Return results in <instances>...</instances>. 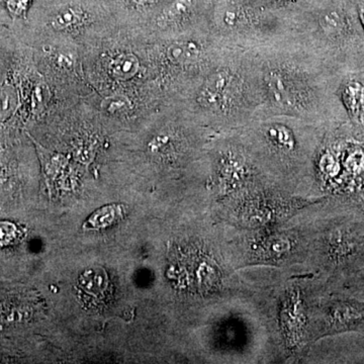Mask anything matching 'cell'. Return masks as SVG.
I'll use <instances>...</instances> for the list:
<instances>
[{
    "label": "cell",
    "mask_w": 364,
    "mask_h": 364,
    "mask_svg": "<svg viewBox=\"0 0 364 364\" xmlns=\"http://www.w3.org/2000/svg\"><path fill=\"white\" fill-rule=\"evenodd\" d=\"M85 20V14L77 7H67L53 16L51 26L56 31L71 30L80 25Z\"/></svg>",
    "instance_id": "7"
},
{
    "label": "cell",
    "mask_w": 364,
    "mask_h": 364,
    "mask_svg": "<svg viewBox=\"0 0 364 364\" xmlns=\"http://www.w3.org/2000/svg\"><path fill=\"white\" fill-rule=\"evenodd\" d=\"M359 18H360L361 23L364 28V4H359L358 6Z\"/></svg>",
    "instance_id": "16"
},
{
    "label": "cell",
    "mask_w": 364,
    "mask_h": 364,
    "mask_svg": "<svg viewBox=\"0 0 364 364\" xmlns=\"http://www.w3.org/2000/svg\"><path fill=\"white\" fill-rule=\"evenodd\" d=\"M102 107L107 114L116 116V114H123L124 112L130 111L132 102L130 98L126 95L116 93V95L105 97L102 102Z\"/></svg>",
    "instance_id": "9"
},
{
    "label": "cell",
    "mask_w": 364,
    "mask_h": 364,
    "mask_svg": "<svg viewBox=\"0 0 364 364\" xmlns=\"http://www.w3.org/2000/svg\"><path fill=\"white\" fill-rule=\"evenodd\" d=\"M16 236V228L9 222H0V246L7 245Z\"/></svg>",
    "instance_id": "13"
},
{
    "label": "cell",
    "mask_w": 364,
    "mask_h": 364,
    "mask_svg": "<svg viewBox=\"0 0 364 364\" xmlns=\"http://www.w3.org/2000/svg\"><path fill=\"white\" fill-rule=\"evenodd\" d=\"M264 81L268 95L277 107L287 109L301 107L304 100L303 90L287 71L272 69L265 74Z\"/></svg>",
    "instance_id": "2"
},
{
    "label": "cell",
    "mask_w": 364,
    "mask_h": 364,
    "mask_svg": "<svg viewBox=\"0 0 364 364\" xmlns=\"http://www.w3.org/2000/svg\"><path fill=\"white\" fill-rule=\"evenodd\" d=\"M341 100L354 123L364 127V82L358 79H350L344 82L341 90Z\"/></svg>",
    "instance_id": "3"
},
{
    "label": "cell",
    "mask_w": 364,
    "mask_h": 364,
    "mask_svg": "<svg viewBox=\"0 0 364 364\" xmlns=\"http://www.w3.org/2000/svg\"><path fill=\"white\" fill-rule=\"evenodd\" d=\"M46 92H47V88L43 87L42 85L38 86L33 91V107H41L44 104L46 100Z\"/></svg>",
    "instance_id": "14"
},
{
    "label": "cell",
    "mask_w": 364,
    "mask_h": 364,
    "mask_svg": "<svg viewBox=\"0 0 364 364\" xmlns=\"http://www.w3.org/2000/svg\"><path fill=\"white\" fill-rule=\"evenodd\" d=\"M20 93L16 86L6 83L0 90V121L6 122L18 111Z\"/></svg>",
    "instance_id": "6"
},
{
    "label": "cell",
    "mask_w": 364,
    "mask_h": 364,
    "mask_svg": "<svg viewBox=\"0 0 364 364\" xmlns=\"http://www.w3.org/2000/svg\"><path fill=\"white\" fill-rule=\"evenodd\" d=\"M33 0H4L9 14L14 18H25Z\"/></svg>",
    "instance_id": "11"
},
{
    "label": "cell",
    "mask_w": 364,
    "mask_h": 364,
    "mask_svg": "<svg viewBox=\"0 0 364 364\" xmlns=\"http://www.w3.org/2000/svg\"><path fill=\"white\" fill-rule=\"evenodd\" d=\"M200 46L191 41L173 43L167 48L166 55L170 62L176 65H188L193 64L200 58Z\"/></svg>",
    "instance_id": "4"
},
{
    "label": "cell",
    "mask_w": 364,
    "mask_h": 364,
    "mask_svg": "<svg viewBox=\"0 0 364 364\" xmlns=\"http://www.w3.org/2000/svg\"><path fill=\"white\" fill-rule=\"evenodd\" d=\"M140 60L133 53H122L112 60V75L117 80L128 81L135 77L140 70Z\"/></svg>",
    "instance_id": "5"
},
{
    "label": "cell",
    "mask_w": 364,
    "mask_h": 364,
    "mask_svg": "<svg viewBox=\"0 0 364 364\" xmlns=\"http://www.w3.org/2000/svg\"><path fill=\"white\" fill-rule=\"evenodd\" d=\"M121 210L119 208L107 207L102 208L100 212L93 215L87 222V226L90 229H100L109 226L112 222L117 221L121 217Z\"/></svg>",
    "instance_id": "10"
},
{
    "label": "cell",
    "mask_w": 364,
    "mask_h": 364,
    "mask_svg": "<svg viewBox=\"0 0 364 364\" xmlns=\"http://www.w3.org/2000/svg\"><path fill=\"white\" fill-rule=\"evenodd\" d=\"M236 78L230 70L215 72L203 83L198 93L200 105L210 111H221L226 109L234 95Z\"/></svg>",
    "instance_id": "1"
},
{
    "label": "cell",
    "mask_w": 364,
    "mask_h": 364,
    "mask_svg": "<svg viewBox=\"0 0 364 364\" xmlns=\"http://www.w3.org/2000/svg\"><path fill=\"white\" fill-rule=\"evenodd\" d=\"M193 6V0H176L166 9L165 16L171 20H176L188 14Z\"/></svg>",
    "instance_id": "12"
},
{
    "label": "cell",
    "mask_w": 364,
    "mask_h": 364,
    "mask_svg": "<svg viewBox=\"0 0 364 364\" xmlns=\"http://www.w3.org/2000/svg\"><path fill=\"white\" fill-rule=\"evenodd\" d=\"M131 1L136 6H147V4H152L154 0H131Z\"/></svg>",
    "instance_id": "15"
},
{
    "label": "cell",
    "mask_w": 364,
    "mask_h": 364,
    "mask_svg": "<svg viewBox=\"0 0 364 364\" xmlns=\"http://www.w3.org/2000/svg\"><path fill=\"white\" fill-rule=\"evenodd\" d=\"M320 26L324 35L331 40L340 39L345 35V31H346L344 18L337 11H331L322 16Z\"/></svg>",
    "instance_id": "8"
}]
</instances>
